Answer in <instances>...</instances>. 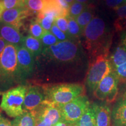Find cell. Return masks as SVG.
<instances>
[{
	"label": "cell",
	"mask_w": 126,
	"mask_h": 126,
	"mask_svg": "<svg viewBox=\"0 0 126 126\" xmlns=\"http://www.w3.org/2000/svg\"><path fill=\"white\" fill-rule=\"evenodd\" d=\"M24 81L17 61L16 47L8 43L0 53V92H6Z\"/></svg>",
	"instance_id": "3957f363"
},
{
	"label": "cell",
	"mask_w": 126,
	"mask_h": 126,
	"mask_svg": "<svg viewBox=\"0 0 126 126\" xmlns=\"http://www.w3.org/2000/svg\"><path fill=\"white\" fill-rule=\"evenodd\" d=\"M54 23L61 31L68 34V20L67 16H57L54 19Z\"/></svg>",
	"instance_id": "4316f807"
},
{
	"label": "cell",
	"mask_w": 126,
	"mask_h": 126,
	"mask_svg": "<svg viewBox=\"0 0 126 126\" xmlns=\"http://www.w3.org/2000/svg\"><path fill=\"white\" fill-rule=\"evenodd\" d=\"M119 83V78L113 71L100 81L93 94L99 100L112 103L118 95Z\"/></svg>",
	"instance_id": "52a82bcc"
},
{
	"label": "cell",
	"mask_w": 126,
	"mask_h": 126,
	"mask_svg": "<svg viewBox=\"0 0 126 126\" xmlns=\"http://www.w3.org/2000/svg\"><path fill=\"white\" fill-rule=\"evenodd\" d=\"M120 36L121 44L126 48V32H122Z\"/></svg>",
	"instance_id": "e575fe53"
},
{
	"label": "cell",
	"mask_w": 126,
	"mask_h": 126,
	"mask_svg": "<svg viewBox=\"0 0 126 126\" xmlns=\"http://www.w3.org/2000/svg\"><path fill=\"white\" fill-rule=\"evenodd\" d=\"M34 61L33 74L78 70L88 63L83 45L75 39L43 48Z\"/></svg>",
	"instance_id": "6da1fadb"
},
{
	"label": "cell",
	"mask_w": 126,
	"mask_h": 126,
	"mask_svg": "<svg viewBox=\"0 0 126 126\" xmlns=\"http://www.w3.org/2000/svg\"><path fill=\"white\" fill-rule=\"evenodd\" d=\"M5 9L2 1H1V0H0V19H1V16H2V14L5 11Z\"/></svg>",
	"instance_id": "74e56055"
},
{
	"label": "cell",
	"mask_w": 126,
	"mask_h": 126,
	"mask_svg": "<svg viewBox=\"0 0 126 126\" xmlns=\"http://www.w3.org/2000/svg\"><path fill=\"white\" fill-rule=\"evenodd\" d=\"M89 6V5L82 4L74 1L71 5H70L68 16L75 19L81 13H82L86 9H87Z\"/></svg>",
	"instance_id": "cb8c5ba5"
},
{
	"label": "cell",
	"mask_w": 126,
	"mask_h": 126,
	"mask_svg": "<svg viewBox=\"0 0 126 126\" xmlns=\"http://www.w3.org/2000/svg\"><path fill=\"white\" fill-rule=\"evenodd\" d=\"M113 71L117 75L119 82H126V63L122 65L118 66L117 67L113 69Z\"/></svg>",
	"instance_id": "f546056e"
},
{
	"label": "cell",
	"mask_w": 126,
	"mask_h": 126,
	"mask_svg": "<svg viewBox=\"0 0 126 126\" xmlns=\"http://www.w3.org/2000/svg\"><path fill=\"white\" fill-rule=\"evenodd\" d=\"M116 12V15L118 17L117 18H126V2L121 5L114 9Z\"/></svg>",
	"instance_id": "d6a6232c"
},
{
	"label": "cell",
	"mask_w": 126,
	"mask_h": 126,
	"mask_svg": "<svg viewBox=\"0 0 126 126\" xmlns=\"http://www.w3.org/2000/svg\"><path fill=\"white\" fill-rule=\"evenodd\" d=\"M68 20V34L73 39L79 40L82 37L83 31L77 22L75 18L67 16Z\"/></svg>",
	"instance_id": "44dd1931"
},
{
	"label": "cell",
	"mask_w": 126,
	"mask_h": 126,
	"mask_svg": "<svg viewBox=\"0 0 126 126\" xmlns=\"http://www.w3.org/2000/svg\"><path fill=\"white\" fill-rule=\"evenodd\" d=\"M57 16V15L54 12H40L37 15L36 19L46 31H50Z\"/></svg>",
	"instance_id": "ac0fdd59"
},
{
	"label": "cell",
	"mask_w": 126,
	"mask_h": 126,
	"mask_svg": "<svg viewBox=\"0 0 126 126\" xmlns=\"http://www.w3.org/2000/svg\"><path fill=\"white\" fill-rule=\"evenodd\" d=\"M66 2H67V4H68L69 5H71L72 3L75 1V0H65Z\"/></svg>",
	"instance_id": "ab89813d"
},
{
	"label": "cell",
	"mask_w": 126,
	"mask_h": 126,
	"mask_svg": "<svg viewBox=\"0 0 126 126\" xmlns=\"http://www.w3.org/2000/svg\"><path fill=\"white\" fill-rule=\"evenodd\" d=\"M1 1H2L5 9L25 7L23 0H1Z\"/></svg>",
	"instance_id": "f1b7e54d"
},
{
	"label": "cell",
	"mask_w": 126,
	"mask_h": 126,
	"mask_svg": "<svg viewBox=\"0 0 126 126\" xmlns=\"http://www.w3.org/2000/svg\"><path fill=\"white\" fill-rule=\"evenodd\" d=\"M28 88L26 85H20L3 94L0 107L9 117L16 118L24 113L23 105Z\"/></svg>",
	"instance_id": "5b68a950"
},
{
	"label": "cell",
	"mask_w": 126,
	"mask_h": 126,
	"mask_svg": "<svg viewBox=\"0 0 126 126\" xmlns=\"http://www.w3.org/2000/svg\"><path fill=\"white\" fill-rule=\"evenodd\" d=\"M43 8L41 12H54L59 16H68V12L63 8L58 0H42Z\"/></svg>",
	"instance_id": "e0dca14e"
},
{
	"label": "cell",
	"mask_w": 126,
	"mask_h": 126,
	"mask_svg": "<svg viewBox=\"0 0 126 126\" xmlns=\"http://www.w3.org/2000/svg\"><path fill=\"white\" fill-rule=\"evenodd\" d=\"M46 32V31L42 28V26L39 24L36 19L32 20L29 27L30 35L40 40Z\"/></svg>",
	"instance_id": "7402d4cb"
},
{
	"label": "cell",
	"mask_w": 126,
	"mask_h": 126,
	"mask_svg": "<svg viewBox=\"0 0 126 126\" xmlns=\"http://www.w3.org/2000/svg\"><path fill=\"white\" fill-rule=\"evenodd\" d=\"M45 100L44 89L38 86H29L23 105L24 112L33 111L38 108Z\"/></svg>",
	"instance_id": "8fae6325"
},
{
	"label": "cell",
	"mask_w": 126,
	"mask_h": 126,
	"mask_svg": "<svg viewBox=\"0 0 126 126\" xmlns=\"http://www.w3.org/2000/svg\"><path fill=\"white\" fill-rule=\"evenodd\" d=\"M111 118L116 126H126V96L116 104L111 111Z\"/></svg>",
	"instance_id": "5bb4252c"
},
{
	"label": "cell",
	"mask_w": 126,
	"mask_h": 126,
	"mask_svg": "<svg viewBox=\"0 0 126 126\" xmlns=\"http://www.w3.org/2000/svg\"><path fill=\"white\" fill-rule=\"evenodd\" d=\"M70 126H97L94 111L91 105L82 117Z\"/></svg>",
	"instance_id": "d6986e66"
},
{
	"label": "cell",
	"mask_w": 126,
	"mask_h": 126,
	"mask_svg": "<svg viewBox=\"0 0 126 126\" xmlns=\"http://www.w3.org/2000/svg\"><path fill=\"white\" fill-rule=\"evenodd\" d=\"M45 100L58 105H65L83 94L84 86L78 83H63L44 88Z\"/></svg>",
	"instance_id": "277c9868"
},
{
	"label": "cell",
	"mask_w": 126,
	"mask_h": 126,
	"mask_svg": "<svg viewBox=\"0 0 126 126\" xmlns=\"http://www.w3.org/2000/svg\"><path fill=\"white\" fill-rule=\"evenodd\" d=\"M23 36L19 29L0 20V38L15 46L23 45Z\"/></svg>",
	"instance_id": "7c38bea8"
},
{
	"label": "cell",
	"mask_w": 126,
	"mask_h": 126,
	"mask_svg": "<svg viewBox=\"0 0 126 126\" xmlns=\"http://www.w3.org/2000/svg\"><path fill=\"white\" fill-rule=\"evenodd\" d=\"M50 32L56 36V37L58 39V40H59L60 42H65V41L73 39H72L68 34H66L64 32L61 31V30L54 23H53V26H52L51 27V29L50 30ZM75 40H76V39H75Z\"/></svg>",
	"instance_id": "83f0119b"
},
{
	"label": "cell",
	"mask_w": 126,
	"mask_h": 126,
	"mask_svg": "<svg viewBox=\"0 0 126 126\" xmlns=\"http://www.w3.org/2000/svg\"><path fill=\"white\" fill-rule=\"evenodd\" d=\"M82 37L90 63L97 57L109 55L113 34L103 18L94 16L84 29Z\"/></svg>",
	"instance_id": "7a4b0ae2"
},
{
	"label": "cell",
	"mask_w": 126,
	"mask_h": 126,
	"mask_svg": "<svg viewBox=\"0 0 126 126\" xmlns=\"http://www.w3.org/2000/svg\"><path fill=\"white\" fill-rule=\"evenodd\" d=\"M94 111L97 126H111V111L106 103H94L91 105Z\"/></svg>",
	"instance_id": "4fadbf2b"
},
{
	"label": "cell",
	"mask_w": 126,
	"mask_h": 126,
	"mask_svg": "<svg viewBox=\"0 0 126 126\" xmlns=\"http://www.w3.org/2000/svg\"><path fill=\"white\" fill-rule=\"evenodd\" d=\"M25 7L33 14L40 13L43 8L42 0H23Z\"/></svg>",
	"instance_id": "d4e9b609"
},
{
	"label": "cell",
	"mask_w": 126,
	"mask_h": 126,
	"mask_svg": "<svg viewBox=\"0 0 126 126\" xmlns=\"http://www.w3.org/2000/svg\"><path fill=\"white\" fill-rule=\"evenodd\" d=\"M90 105L88 97L83 94L69 103L60 105L63 120L70 124L74 123L83 116Z\"/></svg>",
	"instance_id": "ba28073f"
},
{
	"label": "cell",
	"mask_w": 126,
	"mask_h": 126,
	"mask_svg": "<svg viewBox=\"0 0 126 126\" xmlns=\"http://www.w3.org/2000/svg\"><path fill=\"white\" fill-rule=\"evenodd\" d=\"M40 40L43 46V49L56 45L60 42L58 39L56 38V36L50 31L46 32L42 38L40 39Z\"/></svg>",
	"instance_id": "484cf974"
},
{
	"label": "cell",
	"mask_w": 126,
	"mask_h": 126,
	"mask_svg": "<svg viewBox=\"0 0 126 126\" xmlns=\"http://www.w3.org/2000/svg\"><path fill=\"white\" fill-rule=\"evenodd\" d=\"M16 47V56L18 65L25 80L32 77L34 70V57L23 45Z\"/></svg>",
	"instance_id": "9c48e42d"
},
{
	"label": "cell",
	"mask_w": 126,
	"mask_h": 126,
	"mask_svg": "<svg viewBox=\"0 0 126 126\" xmlns=\"http://www.w3.org/2000/svg\"><path fill=\"white\" fill-rule=\"evenodd\" d=\"M86 77V86L94 93L99 83L106 75L113 71L109 55H102L89 63Z\"/></svg>",
	"instance_id": "8992f818"
},
{
	"label": "cell",
	"mask_w": 126,
	"mask_h": 126,
	"mask_svg": "<svg viewBox=\"0 0 126 126\" xmlns=\"http://www.w3.org/2000/svg\"><path fill=\"white\" fill-rule=\"evenodd\" d=\"M20 126H35L36 116L33 111H25L18 117Z\"/></svg>",
	"instance_id": "603a6c76"
},
{
	"label": "cell",
	"mask_w": 126,
	"mask_h": 126,
	"mask_svg": "<svg viewBox=\"0 0 126 126\" xmlns=\"http://www.w3.org/2000/svg\"><path fill=\"white\" fill-rule=\"evenodd\" d=\"M92 0H75V2H78L79 3H82V4H87L89 5V3L92 2Z\"/></svg>",
	"instance_id": "f35d334b"
},
{
	"label": "cell",
	"mask_w": 126,
	"mask_h": 126,
	"mask_svg": "<svg viewBox=\"0 0 126 126\" xmlns=\"http://www.w3.org/2000/svg\"><path fill=\"white\" fill-rule=\"evenodd\" d=\"M109 60L113 70L118 66L126 63V48L122 44H120L111 53Z\"/></svg>",
	"instance_id": "2e32d148"
},
{
	"label": "cell",
	"mask_w": 126,
	"mask_h": 126,
	"mask_svg": "<svg viewBox=\"0 0 126 126\" xmlns=\"http://www.w3.org/2000/svg\"><path fill=\"white\" fill-rule=\"evenodd\" d=\"M70 124H69L68 123L66 122L64 120H61V121H60L59 122H58L53 126H70Z\"/></svg>",
	"instance_id": "8d00e7d4"
},
{
	"label": "cell",
	"mask_w": 126,
	"mask_h": 126,
	"mask_svg": "<svg viewBox=\"0 0 126 126\" xmlns=\"http://www.w3.org/2000/svg\"><path fill=\"white\" fill-rule=\"evenodd\" d=\"M0 126H14V124L8 119L2 117L0 113Z\"/></svg>",
	"instance_id": "836d02e7"
},
{
	"label": "cell",
	"mask_w": 126,
	"mask_h": 126,
	"mask_svg": "<svg viewBox=\"0 0 126 126\" xmlns=\"http://www.w3.org/2000/svg\"><path fill=\"white\" fill-rule=\"evenodd\" d=\"M94 11L93 10L92 6L89 5L87 9L80 14L75 18L77 22L80 26L82 31L83 32L86 26L91 22L94 18Z\"/></svg>",
	"instance_id": "ffe728a7"
},
{
	"label": "cell",
	"mask_w": 126,
	"mask_h": 126,
	"mask_svg": "<svg viewBox=\"0 0 126 126\" xmlns=\"http://www.w3.org/2000/svg\"><path fill=\"white\" fill-rule=\"evenodd\" d=\"M7 44L8 43L7 42H5L3 39L0 38V53L3 51V50L4 49V48L5 47L6 45H7Z\"/></svg>",
	"instance_id": "d590c367"
},
{
	"label": "cell",
	"mask_w": 126,
	"mask_h": 126,
	"mask_svg": "<svg viewBox=\"0 0 126 126\" xmlns=\"http://www.w3.org/2000/svg\"><path fill=\"white\" fill-rule=\"evenodd\" d=\"M107 7L114 9L126 2V0H104Z\"/></svg>",
	"instance_id": "1f68e13d"
},
{
	"label": "cell",
	"mask_w": 126,
	"mask_h": 126,
	"mask_svg": "<svg viewBox=\"0 0 126 126\" xmlns=\"http://www.w3.org/2000/svg\"><path fill=\"white\" fill-rule=\"evenodd\" d=\"M23 46L31 52L34 58L39 56L43 51L40 40L29 34L23 37Z\"/></svg>",
	"instance_id": "9a60e30c"
},
{
	"label": "cell",
	"mask_w": 126,
	"mask_h": 126,
	"mask_svg": "<svg viewBox=\"0 0 126 126\" xmlns=\"http://www.w3.org/2000/svg\"><path fill=\"white\" fill-rule=\"evenodd\" d=\"M32 15L33 14L25 7L5 9L0 20L19 29L23 20Z\"/></svg>",
	"instance_id": "30bf717a"
},
{
	"label": "cell",
	"mask_w": 126,
	"mask_h": 126,
	"mask_svg": "<svg viewBox=\"0 0 126 126\" xmlns=\"http://www.w3.org/2000/svg\"><path fill=\"white\" fill-rule=\"evenodd\" d=\"M115 29L117 32H126V18H117L114 23Z\"/></svg>",
	"instance_id": "4dcf8cb0"
}]
</instances>
